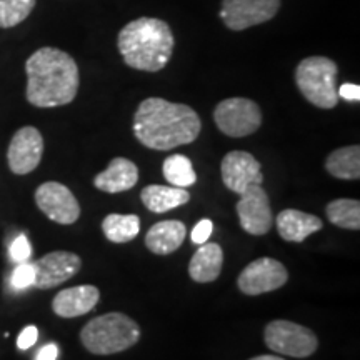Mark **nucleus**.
<instances>
[{
	"instance_id": "f257e3e1",
	"label": "nucleus",
	"mask_w": 360,
	"mask_h": 360,
	"mask_svg": "<svg viewBox=\"0 0 360 360\" xmlns=\"http://www.w3.org/2000/svg\"><path fill=\"white\" fill-rule=\"evenodd\" d=\"M132 127L135 139L143 147L164 152L195 142L202 130V120L186 103L148 97L135 112Z\"/></svg>"
},
{
	"instance_id": "f03ea898",
	"label": "nucleus",
	"mask_w": 360,
	"mask_h": 360,
	"mask_svg": "<svg viewBox=\"0 0 360 360\" xmlns=\"http://www.w3.org/2000/svg\"><path fill=\"white\" fill-rule=\"evenodd\" d=\"M29 103L39 109H52L74 102L80 75L74 57L56 47H42L25 62Z\"/></svg>"
},
{
	"instance_id": "7ed1b4c3",
	"label": "nucleus",
	"mask_w": 360,
	"mask_h": 360,
	"mask_svg": "<svg viewBox=\"0 0 360 360\" xmlns=\"http://www.w3.org/2000/svg\"><path fill=\"white\" fill-rule=\"evenodd\" d=\"M117 47L129 67L142 72H159L172 58L175 39L167 22L141 17L122 27Z\"/></svg>"
},
{
	"instance_id": "20e7f679",
	"label": "nucleus",
	"mask_w": 360,
	"mask_h": 360,
	"mask_svg": "<svg viewBox=\"0 0 360 360\" xmlns=\"http://www.w3.org/2000/svg\"><path fill=\"white\" fill-rule=\"evenodd\" d=\"M139 323L122 312L98 315L85 323L80 342L90 354L112 355L134 347L141 340Z\"/></svg>"
},
{
	"instance_id": "39448f33",
	"label": "nucleus",
	"mask_w": 360,
	"mask_h": 360,
	"mask_svg": "<svg viewBox=\"0 0 360 360\" xmlns=\"http://www.w3.org/2000/svg\"><path fill=\"white\" fill-rule=\"evenodd\" d=\"M337 79L339 67L332 58L323 56L304 58L295 69L297 89L319 109H334L339 103Z\"/></svg>"
},
{
	"instance_id": "423d86ee",
	"label": "nucleus",
	"mask_w": 360,
	"mask_h": 360,
	"mask_svg": "<svg viewBox=\"0 0 360 360\" xmlns=\"http://www.w3.org/2000/svg\"><path fill=\"white\" fill-rule=\"evenodd\" d=\"M265 345L272 352L294 359L310 357L319 347L317 335L307 327L290 321H272L264 330Z\"/></svg>"
},
{
	"instance_id": "0eeeda50",
	"label": "nucleus",
	"mask_w": 360,
	"mask_h": 360,
	"mask_svg": "<svg viewBox=\"0 0 360 360\" xmlns=\"http://www.w3.org/2000/svg\"><path fill=\"white\" fill-rule=\"evenodd\" d=\"M215 125L227 137L240 139L255 134L262 125V110L254 101L231 97L217 103L214 110Z\"/></svg>"
},
{
	"instance_id": "6e6552de",
	"label": "nucleus",
	"mask_w": 360,
	"mask_h": 360,
	"mask_svg": "<svg viewBox=\"0 0 360 360\" xmlns=\"http://www.w3.org/2000/svg\"><path fill=\"white\" fill-rule=\"evenodd\" d=\"M281 8V0H222L220 19L233 32L272 20Z\"/></svg>"
},
{
	"instance_id": "1a4fd4ad",
	"label": "nucleus",
	"mask_w": 360,
	"mask_h": 360,
	"mask_svg": "<svg viewBox=\"0 0 360 360\" xmlns=\"http://www.w3.org/2000/svg\"><path fill=\"white\" fill-rule=\"evenodd\" d=\"M289 281L285 265L276 259L262 257L250 262L237 278L238 290L244 295L255 297L281 289Z\"/></svg>"
},
{
	"instance_id": "9d476101",
	"label": "nucleus",
	"mask_w": 360,
	"mask_h": 360,
	"mask_svg": "<svg viewBox=\"0 0 360 360\" xmlns=\"http://www.w3.org/2000/svg\"><path fill=\"white\" fill-rule=\"evenodd\" d=\"M35 204L45 217L60 225H72L80 217V205L69 187L60 182H45L35 191Z\"/></svg>"
},
{
	"instance_id": "9b49d317",
	"label": "nucleus",
	"mask_w": 360,
	"mask_h": 360,
	"mask_svg": "<svg viewBox=\"0 0 360 360\" xmlns=\"http://www.w3.org/2000/svg\"><path fill=\"white\" fill-rule=\"evenodd\" d=\"M238 222L250 236H265L274 224L272 209H270L269 193L264 191L262 186L247 187L240 193V200L236 205Z\"/></svg>"
},
{
	"instance_id": "f8f14e48",
	"label": "nucleus",
	"mask_w": 360,
	"mask_h": 360,
	"mask_svg": "<svg viewBox=\"0 0 360 360\" xmlns=\"http://www.w3.org/2000/svg\"><path fill=\"white\" fill-rule=\"evenodd\" d=\"M44 155V137L39 129L27 125L13 134L7 150L8 169L15 175H27L39 167Z\"/></svg>"
},
{
	"instance_id": "ddd939ff",
	"label": "nucleus",
	"mask_w": 360,
	"mask_h": 360,
	"mask_svg": "<svg viewBox=\"0 0 360 360\" xmlns=\"http://www.w3.org/2000/svg\"><path fill=\"white\" fill-rule=\"evenodd\" d=\"M32 265L35 270L34 287L40 290H47L77 276L80 267H82V260L74 252L57 250L35 260Z\"/></svg>"
},
{
	"instance_id": "4468645a",
	"label": "nucleus",
	"mask_w": 360,
	"mask_h": 360,
	"mask_svg": "<svg viewBox=\"0 0 360 360\" xmlns=\"http://www.w3.org/2000/svg\"><path fill=\"white\" fill-rule=\"evenodd\" d=\"M224 186L237 195H240L247 187L262 186L264 175L260 162L254 155L244 150H232L222 159L220 164Z\"/></svg>"
},
{
	"instance_id": "2eb2a0df",
	"label": "nucleus",
	"mask_w": 360,
	"mask_h": 360,
	"mask_svg": "<svg viewBox=\"0 0 360 360\" xmlns=\"http://www.w3.org/2000/svg\"><path fill=\"white\" fill-rule=\"evenodd\" d=\"M98 300H101V292L96 285L70 287L53 297L52 310L62 319H74L96 309Z\"/></svg>"
},
{
	"instance_id": "dca6fc26",
	"label": "nucleus",
	"mask_w": 360,
	"mask_h": 360,
	"mask_svg": "<svg viewBox=\"0 0 360 360\" xmlns=\"http://www.w3.org/2000/svg\"><path fill=\"white\" fill-rule=\"evenodd\" d=\"M139 167L125 157H115L109 162V167L97 174L94 186L107 193H120L137 186Z\"/></svg>"
},
{
	"instance_id": "f3484780",
	"label": "nucleus",
	"mask_w": 360,
	"mask_h": 360,
	"mask_svg": "<svg viewBox=\"0 0 360 360\" xmlns=\"http://www.w3.org/2000/svg\"><path fill=\"white\" fill-rule=\"evenodd\" d=\"M277 232L285 242L300 244L312 233L323 227V222L317 215L302 212V210L285 209L276 217Z\"/></svg>"
},
{
	"instance_id": "a211bd4d",
	"label": "nucleus",
	"mask_w": 360,
	"mask_h": 360,
	"mask_svg": "<svg viewBox=\"0 0 360 360\" xmlns=\"http://www.w3.org/2000/svg\"><path fill=\"white\" fill-rule=\"evenodd\" d=\"M187 236L186 224L180 220H162L148 229L146 236L147 249L155 255L174 254L184 244Z\"/></svg>"
},
{
	"instance_id": "6ab92c4d",
	"label": "nucleus",
	"mask_w": 360,
	"mask_h": 360,
	"mask_svg": "<svg viewBox=\"0 0 360 360\" xmlns=\"http://www.w3.org/2000/svg\"><path fill=\"white\" fill-rule=\"evenodd\" d=\"M224 265V250L215 242L200 244L188 264V276L197 283L217 281Z\"/></svg>"
},
{
	"instance_id": "aec40b11",
	"label": "nucleus",
	"mask_w": 360,
	"mask_h": 360,
	"mask_svg": "<svg viewBox=\"0 0 360 360\" xmlns=\"http://www.w3.org/2000/svg\"><path fill=\"white\" fill-rule=\"evenodd\" d=\"M141 200L150 212L164 214L187 204L191 200V193L186 188L172 186H147L142 188Z\"/></svg>"
},
{
	"instance_id": "412c9836",
	"label": "nucleus",
	"mask_w": 360,
	"mask_h": 360,
	"mask_svg": "<svg viewBox=\"0 0 360 360\" xmlns=\"http://www.w3.org/2000/svg\"><path fill=\"white\" fill-rule=\"evenodd\" d=\"M326 170L332 177L340 180L360 179V147H340L330 152L326 159Z\"/></svg>"
},
{
	"instance_id": "4be33fe9",
	"label": "nucleus",
	"mask_w": 360,
	"mask_h": 360,
	"mask_svg": "<svg viewBox=\"0 0 360 360\" xmlns=\"http://www.w3.org/2000/svg\"><path fill=\"white\" fill-rule=\"evenodd\" d=\"M103 236L114 244H127L141 232V219L135 214H109L102 222Z\"/></svg>"
},
{
	"instance_id": "5701e85b",
	"label": "nucleus",
	"mask_w": 360,
	"mask_h": 360,
	"mask_svg": "<svg viewBox=\"0 0 360 360\" xmlns=\"http://www.w3.org/2000/svg\"><path fill=\"white\" fill-rule=\"evenodd\" d=\"M327 220L340 229L359 231L360 229V202L355 199H335L326 207Z\"/></svg>"
},
{
	"instance_id": "b1692460",
	"label": "nucleus",
	"mask_w": 360,
	"mask_h": 360,
	"mask_svg": "<svg viewBox=\"0 0 360 360\" xmlns=\"http://www.w3.org/2000/svg\"><path fill=\"white\" fill-rule=\"evenodd\" d=\"M162 172L172 187L188 188L197 182V174L193 170L192 160L182 154L169 155L162 165Z\"/></svg>"
},
{
	"instance_id": "393cba45",
	"label": "nucleus",
	"mask_w": 360,
	"mask_h": 360,
	"mask_svg": "<svg viewBox=\"0 0 360 360\" xmlns=\"http://www.w3.org/2000/svg\"><path fill=\"white\" fill-rule=\"evenodd\" d=\"M37 0H0V27L12 29L19 25L34 11Z\"/></svg>"
},
{
	"instance_id": "a878e982",
	"label": "nucleus",
	"mask_w": 360,
	"mask_h": 360,
	"mask_svg": "<svg viewBox=\"0 0 360 360\" xmlns=\"http://www.w3.org/2000/svg\"><path fill=\"white\" fill-rule=\"evenodd\" d=\"M35 282V270L32 262L17 264L11 276V285L15 290H25L29 287H34Z\"/></svg>"
},
{
	"instance_id": "bb28decb",
	"label": "nucleus",
	"mask_w": 360,
	"mask_h": 360,
	"mask_svg": "<svg viewBox=\"0 0 360 360\" xmlns=\"http://www.w3.org/2000/svg\"><path fill=\"white\" fill-rule=\"evenodd\" d=\"M8 255H11L12 262L15 264L29 262V259L32 257V245H30L25 233H20L13 238L11 247H8Z\"/></svg>"
},
{
	"instance_id": "cd10ccee",
	"label": "nucleus",
	"mask_w": 360,
	"mask_h": 360,
	"mask_svg": "<svg viewBox=\"0 0 360 360\" xmlns=\"http://www.w3.org/2000/svg\"><path fill=\"white\" fill-rule=\"evenodd\" d=\"M212 231H214L212 220L202 219L200 222L197 224L195 227H193L192 236H191L192 242H193V244H199V245L205 244V242H209L210 236H212Z\"/></svg>"
},
{
	"instance_id": "c85d7f7f",
	"label": "nucleus",
	"mask_w": 360,
	"mask_h": 360,
	"mask_svg": "<svg viewBox=\"0 0 360 360\" xmlns=\"http://www.w3.org/2000/svg\"><path fill=\"white\" fill-rule=\"evenodd\" d=\"M39 339V330L35 326H27L24 330L19 334V339H17V347L20 350H27L34 347L35 342Z\"/></svg>"
},
{
	"instance_id": "c756f323",
	"label": "nucleus",
	"mask_w": 360,
	"mask_h": 360,
	"mask_svg": "<svg viewBox=\"0 0 360 360\" xmlns=\"http://www.w3.org/2000/svg\"><path fill=\"white\" fill-rule=\"evenodd\" d=\"M337 94H339V97L349 102L360 101V87L357 84H342L340 89H337Z\"/></svg>"
},
{
	"instance_id": "7c9ffc66",
	"label": "nucleus",
	"mask_w": 360,
	"mask_h": 360,
	"mask_svg": "<svg viewBox=\"0 0 360 360\" xmlns=\"http://www.w3.org/2000/svg\"><path fill=\"white\" fill-rule=\"evenodd\" d=\"M57 357H58L57 344H47L39 350L35 360H57Z\"/></svg>"
},
{
	"instance_id": "2f4dec72",
	"label": "nucleus",
	"mask_w": 360,
	"mask_h": 360,
	"mask_svg": "<svg viewBox=\"0 0 360 360\" xmlns=\"http://www.w3.org/2000/svg\"><path fill=\"white\" fill-rule=\"evenodd\" d=\"M250 360H285V359L277 357V355H259V357H254Z\"/></svg>"
}]
</instances>
